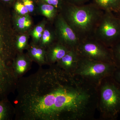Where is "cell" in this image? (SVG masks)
Segmentation results:
<instances>
[{
	"label": "cell",
	"instance_id": "20",
	"mask_svg": "<svg viewBox=\"0 0 120 120\" xmlns=\"http://www.w3.org/2000/svg\"><path fill=\"white\" fill-rule=\"evenodd\" d=\"M65 2L69 4L80 5L90 2L91 0H64Z\"/></svg>",
	"mask_w": 120,
	"mask_h": 120
},
{
	"label": "cell",
	"instance_id": "11",
	"mask_svg": "<svg viewBox=\"0 0 120 120\" xmlns=\"http://www.w3.org/2000/svg\"><path fill=\"white\" fill-rule=\"evenodd\" d=\"M28 56L32 61L37 62L40 67L47 64L46 60V50L45 48L40 45H32L28 48Z\"/></svg>",
	"mask_w": 120,
	"mask_h": 120
},
{
	"label": "cell",
	"instance_id": "3",
	"mask_svg": "<svg viewBox=\"0 0 120 120\" xmlns=\"http://www.w3.org/2000/svg\"><path fill=\"white\" fill-rule=\"evenodd\" d=\"M97 109L101 120H115L120 114V86L112 76L104 78L97 86Z\"/></svg>",
	"mask_w": 120,
	"mask_h": 120
},
{
	"label": "cell",
	"instance_id": "15",
	"mask_svg": "<svg viewBox=\"0 0 120 120\" xmlns=\"http://www.w3.org/2000/svg\"><path fill=\"white\" fill-rule=\"evenodd\" d=\"M42 13L47 19L50 20L55 19L58 14L59 10L53 5L45 4L42 5L41 7Z\"/></svg>",
	"mask_w": 120,
	"mask_h": 120
},
{
	"label": "cell",
	"instance_id": "21",
	"mask_svg": "<svg viewBox=\"0 0 120 120\" xmlns=\"http://www.w3.org/2000/svg\"><path fill=\"white\" fill-rule=\"evenodd\" d=\"M22 2L23 4L28 9L29 12H31L34 11V6L31 0H22Z\"/></svg>",
	"mask_w": 120,
	"mask_h": 120
},
{
	"label": "cell",
	"instance_id": "9",
	"mask_svg": "<svg viewBox=\"0 0 120 120\" xmlns=\"http://www.w3.org/2000/svg\"><path fill=\"white\" fill-rule=\"evenodd\" d=\"M32 61L28 55L22 52H17L13 61V67L14 73L17 79L24 75L31 68Z\"/></svg>",
	"mask_w": 120,
	"mask_h": 120
},
{
	"label": "cell",
	"instance_id": "8",
	"mask_svg": "<svg viewBox=\"0 0 120 120\" xmlns=\"http://www.w3.org/2000/svg\"><path fill=\"white\" fill-rule=\"evenodd\" d=\"M70 49L69 47L58 41L50 45L46 50L47 64H56L67 53Z\"/></svg>",
	"mask_w": 120,
	"mask_h": 120
},
{
	"label": "cell",
	"instance_id": "17",
	"mask_svg": "<svg viewBox=\"0 0 120 120\" xmlns=\"http://www.w3.org/2000/svg\"><path fill=\"white\" fill-rule=\"evenodd\" d=\"M110 48L114 63L116 67H120V41Z\"/></svg>",
	"mask_w": 120,
	"mask_h": 120
},
{
	"label": "cell",
	"instance_id": "4",
	"mask_svg": "<svg viewBox=\"0 0 120 120\" xmlns=\"http://www.w3.org/2000/svg\"><path fill=\"white\" fill-rule=\"evenodd\" d=\"M116 68L114 63L94 60L79 56L77 68L72 74L97 87L103 79L112 76Z\"/></svg>",
	"mask_w": 120,
	"mask_h": 120
},
{
	"label": "cell",
	"instance_id": "10",
	"mask_svg": "<svg viewBox=\"0 0 120 120\" xmlns=\"http://www.w3.org/2000/svg\"><path fill=\"white\" fill-rule=\"evenodd\" d=\"M79 57L76 50L70 49L56 64L66 72L72 74L77 68Z\"/></svg>",
	"mask_w": 120,
	"mask_h": 120
},
{
	"label": "cell",
	"instance_id": "19",
	"mask_svg": "<svg viewBox=\"0 0 120 120\" xmlns=\"http://www.w3.org/2000/svg\"><path fill=\"white\" fill-rule=\"evenodd\" d=\"M15 10L20 14L22 15H25L29 12L28 9L26 8L23 4L19 2L16 3L15 5Z\"/></svg>",
	"mask_w": 120,
	"mask_h": 120
},
{
	"label": "cell",
	"instance_id": "24",
	"mask_svg": "<svg viewBox=\"0 0 120 120\" xmlns=\"http://www.w3.org/2000/svg\"><path fill=\"white\" fill-rule=\"evenodd\" d=\"M13 0H0V3H4L3 5H4V4H8Z\"/></svg>",
	"mask_w": 120,
	"mask_h": 120
},
{
	"label": "cell",
	"instance_id": "1",
	"mask_svg": "<svg viewBox=\"0 0 120 120\" xmlns=\"http://www.w3.org/2000/svg\"><path fill=\"white\" fill-rule=\"evenodd\" d=\"M16 91L15 120H68L79 101L73 77L56 64L19 79Z\"/></svg>",
	"mask_w": 120,
	"mask_h": 120
},
{
	"label": "cell",
	"instance_id": "25",
	"mask_svg": "<svg viewBox=\"0 0 120 120\" xmlns=\"http://www.w3.org/2000/svg\"><path fill=\"white\" fill-rule=\"evenodd\" d=\"M117 16L120 19V10L117 13H115Z\"/></svg>",
	"mask_w": 120,
	"mask_h": 120
},
{
	"label": "cell",
	"instance_id": "23",
	"mask_svg": "<svg viewBox=\"0 0 120 120\" xmlns=\"http://www.w3.org/2000/svg\"><path fill=\"white\" fill-rule=\"evenodd\" d=\"M44 25L43 24L37 26L32 31V36L36 34H38L43 33V31H44Z\"/></svg>",
	"mask_w": 120,
	"mask_h": 120
},
{
	"label": "cell",
	"instance_id": "12",
	"mask_svg": "<svg viewBox=\"0 0 120 120\" xmlns=\"http://www.w3.org/2000/svg\"><path fill=\"white\" fill-rule=\"evenodd\" d=\"M15 115V106L8 98L0 99V120H12Z\"/></svg>",
	"mask_w": 120,
	"mask_h": 120
},
{
	"label": "cell",
	"instance_id": "5",
	"mask_svg": "<svg viewBox=\"0 0 120 120\" xmlns=\"http://www.w3.org/2000/svg\"><path fill=\"white\" fill-rule=\"evenodd\" d=\"M94 37L111 48L120 41V19L115 13L105 11Z\"/></svg>",
	"mask_w": 120,
	"mask_h": 120
},
{
	"label": "cell",
	"instance_id": "13",
	"mask_svg": "<svg viewBox=\"0 0 120 120\" xmlns=\"http://www.w3.org/2000/svg\"><path fill=\"white\" fill-rule=\"evenodd\" d=\"M101 10L117 13L120 10V0H91Z\"/></svg>",
	"mask_w": 120,
	"mask_h": 120
},
{
	"label": "cell",
	"instance_id": "18",
	"mask_svg": "<svg viewBox=\"0 0 120 120\" xmlns=\"http://www.w3.org/2000/svg\"><path fill=\"white\" fill-rule=\"evenodd\" d=\"M27 38L25 35H22L17 38L15 41V46L17 52H22L27 47Z\"/></svg>",
	"mask_w": 120,
	"mask_h": 120
},
{
	"label": "cell",
	"instance_id": "6",
	"mask_svg": "<svg viewBox=\"0 0 120 120\" xmlns=\"http://www.w3.org/2000/svg\"><path fill=\"white\" fill-rule=\"evenodd\" d=\"M76 50L81 57L114 64L110 48L94 37L80 41Z\"/></svg>",
	"mask_w": 120,
	"mask_h": 120
},
{
	"label": "cell",
	"instance_id": "16",
	"mask_svg": "<svg viewBox=\"0 0 120 120\" xmlns=\"http://www.w3.org/2000/svg\"><path fill=\"white\" fill-rule=\"evenodd\" d=\"M15 22L17 28L20 30H26L30 27L32 24L30 16L27 15L16 16Z\"/></svg>",
	"mask_w": 120,
	"mask_h": 120
},
{
	"label": "cell",
	"instance_id": "14",
	"mask_svg": "<svg viewBox=\"0 0 120 120\" xmlns=\"http://www.w3.org/2000/svg\"><path fill=\"white\" fill-rule=\"evenodd\" d=\"M40 45L42 47H48L57 41L55 30L53 31L47 29L44 30Z\"/></svg>",
	"mask_w": 120,
	"mask_h": 120
},
{
	"label": "cell",
	"instance_id": "7",
	"mask_svg": "<svg viewBox=\"0 0 120 120\" xmlns=\"http://www.w3.org/2000/svg\"><path fill=\"white\" fill-rule=\"evenodd\" d=\"M54 20V29L57 41L66 45L70 49L76 50L80 41L74 31L61 13Z\"/></svg>",
	"mask_w": 120,
	"mask_h": 120
},
{
	"label": "cell",
	"instance_id": "2",
	"mask_svg": "<svg viewBox=\"0 0 120 120\" xmlns=\"http://www.w3.org/2000/svg\"><path fill=\"white\" fill-rule=\"evenodd\" d=\"M61 14L80 41L94 37L104 11L91 2L82 5L66 3Z\"/></svg>",
	"mask_w": 120,
	"mask_h": 120
},
{
	"label": "cell",
	"instance_id": "22",
	"mask_svg": "<svg viewBox=\"0 0 120 120\" xmlns=\"http://www.w3.org/2000/svg\"><path fill=\"white\" fill-rule=\"evenodd\" d=\"M112 76L120 86V67H116V69Z\"/></svg>",
	"mask_w": 120,
	"mask_h": 120
}]
</instances>
